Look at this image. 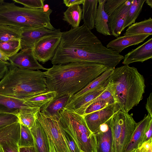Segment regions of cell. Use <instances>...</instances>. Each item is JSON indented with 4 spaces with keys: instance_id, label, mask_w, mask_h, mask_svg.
Segmentation results:
<instances>
[{
    "instance_id": "681fc988",
    "label": "cell",
    "mask_w": 152,
    "mask_h": 152,
    "mask_svg": "<svg viewBox=\"0 0 152 152\" xmlns=\"http://www.w3.org/2000/svg\"><path fill=\"white\" fill-rule=\"evenodd\" d=\"M4 2V0H0V5L3 4Z\"/></svg>"
},
{
    "instance_id": "2e32d148",
    "label": "cell",
    "mask_w": 152,
    "mask_h": 152,
    "mask_svg": "<svg viewBox=\"0 0 152 152\" xmlns=\"http://www.w3.org/2000/svg\"><path fill=\"white\" fill-rule=\"evenodd\" d=\"M111 118L94 133L96 139V152H113L110 126Z\"/></svg>"
},
{
    "instance_id": "6da1fadb",
    "label": "cell",
    "mask_w": 152,
    "mask_h": 152,
    "mask_svg": "<svg viewBox=\"0 0 152 152\" xmlns=\"http://www.w3.org/2000/svg\"><path fill=\"white\" fill-rule=\"evenodd\" d=\"M124 56L103 45L85 25L62 32L61 41L51 60L53 65L93 63L114 69Z\"/></svg>"
},
{
    "instance_id": "f1b7e54d",
    "label": "cell",
    "mask_w": 152,
    "mask_h": 152,
    "mask_svg": "<svg viewBox=\"0 0 152 152\" xmlns=\"http://www.w3.org/2000/svg\"><path fill=\"white\" fill-rule=\"evenodd\" d=\"M21 28L15 26L0 25V42L20 39Z\"/></svg>"
},
{
    "instance_id": "816d5d0a",
    "label": "cell",
    "mask_w": 152,
    "mask_h": 152,
    "mask_svg": "<svg viewBox=\"0 0 152 152\" xmlns=\"http://www.w3.org/2000/svg\"><path fill=\"white\" fill-rule=\"evenodd\" d=\"M136 150H133L131 152H136Z\"/></svg>"
},
{
    "instance_id": "9c48e42d",
    "label": "cell",
    "mask_w": 152,
    "mask_h": 152,
    "mask_svg": "<svg viewBox=\"0 0 152 152\" xmlns=\"http://www.w3.org/2000/svg\"><path fill=\"white\" fill-rule=\"evenodd\" d=\"M20 39L21 49L32 48L36 42L41 39L61 35L60 29L51 30L44 27H27L21 28Z\"/></svg>"
},
{
    "instance_id": "4316f807",
    "label": "cell",
    "mask_w": 152,
    "mask_h": 152,
    "mask_svg": "<svg viewBox=\"0 0 152 152\" xmlns=\"http://www.w3.org/2000/svg\"><path fill=\"white\" fill-rule=\"evenodd\" d=\"M56 95L55 91H48L37 94L24 100L29 105L41 108L45 104L54 99Z\"/></svg>"
},
{
    "instance_id": "74e56055",
    "label": "cell",
    "mask_w": 152,
    "mask_h": 152,
    "mask_svg": "<svg viewBox=\"0 0 152 152\" xmlns=\"http://www.w3.org/2000/svg\"><path fill=\"white\" fill-rule=\"evenodd\" d=\"M127 0H106L104 10L108 15L111 12L124 4Z\"/></svg>"
},
{
    "instance_id": "4dcf8cb0",
    "label": "cell",
    "mask_w": 152,
    "mask_h": 152,
    "mask_svg": "<svg viewBox=\"0 0 152 152\" xmlns=\"http://www.w3.org/2000/svg\"><path fill=\"white\" fill-rule=\"evenodd\" d=\"M20 124V137L18 145L20 147L34 146V141L31 129Z\"/></svg>"
},
{
    "instance_id": "277c9868",
    "label": "cell",
    "mask_w": 152,
    "mask_h": 152,
    "mask_svg": "<svg viewBox=\"0 0 152 152\" xmlns=\"http://www.w3.org/2000/svg\"><path fill=\"white\" fill-rule=\"evenodd\" d=\"M49 91L45 72L20 69L10 65L0 81V94L25 100Z\"/></svg>"
},
{
    "instance_id": "484cf974",
    "label": "cell",
    "mask_w": 152,
    "mask_h": 152,
    "mask_svg": "<svg viewBox=\"0 0 152 152\" xmlns=\"http://www.w3.org/2000/svg\"><path fill=\"white\" fill-rule=\"evenodd\" d=\"M145 1V0H132L122 28V31L126 28L135 23L136 19L141 12Z\"/></svg>"
},
{
    "instance_id": "1f68e13d",
    "label": "cell",
    "mask_w": 152,
    "mask_h": 152,
    "mask_svg": "<svg viewBox=\"0 0 152 152\" xmlns=\"http://www.w3.org/2000/svg\"><path fill=\"white\" fill-rule=\"evenodd\" d=\"M39 110L33 112L21 111L16 116L18 117L20 124L31 129L37 119Z\"/></svg>"
},
{
    "instance_id": "ba28073f",
    "label": "cell",
    "mask_w": 152,
    "mask_h": 152,
    "mask_svg": "<svg viewBox=\"0 0 152 152\" xmlns=\"http://www.w3.org/2000/svg\"><path fill=\"white\" fill-rule=\"evenodd\" d=\"M61 35L45 37L36 42L32 49L38 61L45 64L52 60L59 44Z\"/></svg>"
},
{
    "instance_id": "52a82bcc",
    "label": "cell",
    "mask_w": 152,
    "mask_h": 152,
    "mask_svg": "<svg viewBox=\"0 0 152 152\" xmlns=\"http://www.w3.org/2000/svg\"><path fill=\"white\" fill-rule=\"evenodd\" d=\"M37 119L52 142L56 152H69L68 145L57 121L48 118L39 111Z\"/></svg>"
},
{
    "instance_id": "e0dca14e",
    "label": "cell",
    "mask_w": 152,
    "mask_h": 152,
    "mask_svg": "<svg viewBox=\"0 0 152 152\" xmlns=\"http://www.w3.org/2000/svg\"><path fill=\"white\" fill-rule=\"evenodd\" d=\"M150 36L149 34H143L119 36L110 41L106 47L120 53L129 46L137 45L143 42Z\"/></svg>"
},
{
    "instance_id": "30bf717a",
    "label": "cell",
    "mask_w": 152,
    "mask_h": 152,
    "mask_svg": "<svg viewBox=\"0 0 152 152\" xmlns=\"http://www.w3.org/2000/svg\"><path fill=\"white\" fill-rule=\"evenodd\" d=\"M121 110L119 105L114 103L96 112L83 116L90 131L94 133L103 124Z\"/></svg>"
},
{
    "instance_id": "836d02e7",
    "label": "cell",
    "mask_w": 152,
    "mask_h": 152,
    "mask_svg": "<svg viewBox=\"0 0 152 152\" xmlns=\"http://www.w3.org/2000/svg\"><path fill=\"white\" fill-rule=\"evenodd\" d=\"M115 103L114 100H102L94 102L90 104L85 110L82 116L100 110Z\"/></svg>"
},
{
    "instance_id": "7402d4cb",
    "label": "cell",
    "mask_w": 152,
    "mask_h": 152,
    "mask_svg": "<svg viewBox=\"0 0 152 152\" xmlns=\"http://www.w3.org/2000/svg\"><path fill=\"white\" fill-rule=\"evenodd\" d=\"M95 28L99 33L105 36L111 35L108 26V16L104 10V6L106 0H98Z\"/></svg>"
},
{
    "instance_id": "8fae6325",
    "label": "cell",
    "mask_w": 152,
    "mask_h": 152,
    "mask_svg": "<svg viewBox=\"0 0 152 152\" xmlns=\"http://www.w3.org/2000/svg\"><path fill=\"white\" fill-rule=\"evenodd\" d=\"M9 61L11 66L20 69L32 70L48 69L38 62L32 48L21 49L19 52L10 57Z\"/></svg>"
},
{
    "instance_id": "ac0fdd59",
    "label": "cell",
    "mask_w": 152,
    "mask_h": 152,
    "mask_svg": "<svg viewBox=\"0 0 152 152\" xmlns=\"http://www.w3.org/2000/svg\"><path fill=\"white\" fill-rule=\"evenodd\" d=\"M71 97L70 96L66 95L55 98L41 107L39 111L45 117L58 121L59 111L65 108L70 101Z\"/></svg>"
},
{
    "instance_id": "60d3db41",
    "label": "cell",
    "mask_w": 152,
    "mask_h": 152,
    "mask_svg": "<svg viewBox=\"0 0 152 152\" xmlns=\"http://www.w3.org/2000/svg\"><path fill=\"white\" fill-rule=\"evenodd\" d=\"M10 65L8 62H4L0 61V81L4 76Z\"/></svg>"
},
{
    "instance_id": "e575fe53",
    "label": "cell",
    "mask_w": 152,
    "mask_h": 152,
    "mask_svg": "<svg viewBox=\"0 0 152 152\" xmlns=\"http://www.w3.org/2000/svg\"><path fill=\"white\" fill-rule=\"evenodd\" d=\"M0 145L3 152H19L18 141L8 140L0 142Z\"/></svg>"
},
{
    "instance_id": "f5cc1de1",
    "label": "cell",
    "mask_w": 152,
    "mask_h": 152,
    "mask_svg": "<svg viewBox=\"0 0 152 152\" xmlns=\"http://www.w3.org/2000/svg\"><path fill=\"white\" fill-rule=\"evenodd\" d=\"M81 152H83V151H81Z\"/></svg>"
},
{
    "instance_id": "4fadbf2b",
    "label": "cell",
    "mask_w": 152,
    "mask_h": 152,
    "mask_svg": "<svg viewBox=\"0 0 152 152\" xmlns=\"http://www.w3.org/2000/svg\"><path fill=\"white\" fill-rule=\"evenodd\" d=\"M131 1L132 0H127L124 4L113 11L108 15V26L111 35L118 37L121 34Z\"/></svg>"
},
{
    "instance_id": "3957f363",
    "label": "cell",
    "mask_w": 152,
    "mask_h": 152,
    "mask_svg": "<svg viewBox=\"0 0 152 152\" xmlns=\"http://www.w3.org/2000/svg\"><path fill=\"white\" fill-rule=\"evenodd\" d=\"M108 80L114 102L121 110L128 113L142 99L145 80L136 68L129 65L115 68Z\"/></svg>"
},
{
    "instance_id": "f6af8a7d",
    "label": "cell",
    "mask_w": 152,
    "mask_h": 152,
    "mask_svg": "<svg viewBox=\"0 0 152 152\" xmlns=\"http://www.w3.org/2000/svg\"><path fill=\"white\" fill-rule=\"evenodd\" d=\"M9 58L1 50H0V61L4 62L9 61Z\"/></svg>"
},
{
    "instance_id": "603a6c76",
    "label": "cell",
    "mask_w": 152,
    "mask_h": 152,
    "mask_svg": "<svg viewBox=\"0 0 152 152\" xmlns=\"http://www.w3.org/2000/svg\"><path fill=\"white\" fill-rule=\"evenodd\" d=\"M143 34H152V19L151 17L130 25L124 35Z\"/></svg>"
},
{
    "instance_id": "c3c4849f",
    "label": "cell",
    "mask_w": 152,
    "mask_h": 152,
    "mask_svg": "<svg viewBox=\"0 0 152 152\" xmlns=\"http://www.w3.org/2000/svg\"><path fill=\"white\" fill-rule=\"evenodd\" d=\"M145 3L151 8H152V0H146L145 1Z\"/></svg>"
},
{
    "instance_id": "ee69618b",
    "label": "cell",
    "mask_w": 152,
    "mask_h": 152,
    "mask_svg": "<svg viewBox=\"0 0 152 152\" xmlns=\"http://www.w3.org/2000/svg\"><path fill=\"white\" fill-rule=\"evenodd\" d=\"M19 152H36L34 146L29 147H20Z\"/></svg>"
},
{
    "instance_id": "d6986e66",
    "label": "cell",
    "mask_w": 152,
    "mask_h": 152,
    "mask_svg": "<svg viewBox=\"0 0 152 152\" xmlns=\"http://www.w3.org/2000/svg\"><path fill=\"white\" fill-rule=\"evenodd\" d=\"M30 129L33 137L34 147L36 152H50L48 137L37 119Z\"/></svg>"
},
{
    "instance_id": "44dd1931",
    "label": "cell",
    "mask_w": 152,
    "mask_h": 152,
    "mask_svg": "<svg viewBox=\"0 0 152 152\" xmlns=\"http://www.w3.org/2000/svg\"><path fill=\"white\" fill-rule=\"evenodd\" d=\"M98 0H84L83 4L82 19L85 25L91 30L95 28Z\"/></svg>"
},
{
    "instance_id": "f546056e",
    "label": "cell",
    "mask_w": 152,
    "mask_h": 152,
    "mask_svg": "<svg viewBox=\"0 0 152 152\" xmlns=\"http://www.w3.org/2000/svg\"><path fill=\"white\" fill-rule=\"evenodd\" d=\"M21 49L20 39L0 42V50L9 57L15 55Z\"/></svg>"
},
{
    "instance_id": "f907efd6",
    "label": "cell",
    "mask_w": 152,
    "mask_h": 152,
    "mask_svg": "<svg viewBox=\"0 0 152 152\" xmlns=\"http://www.w3.org/2000/svg\"><path fill=\"white\" fill-rule=\"evenodd\" d=\"M0 152H3L1 146L0 145Z\"/></svg>"
},
{
    "instance_id": "cb8c5ba5",
    "label": "cell",
    "mask_w": 152,
    "mask_h": 152,
    "mask_svg": "<svg viewBox=\"0 0 152 152\" xmlns=\"http://www.w3.org/2000/svg\"><path fill=\"white\" fill-rule=\"evenodd\" d=\"M82 9L80 5L68 7L64 13L63 20L75 28L79 26L82 18Z\"/></svg>"
},
{
    "instance_id": "d6a6232c",
    "label": "cell",
    "mask_w": 152,
    "mask_h": 152,
    "mask_svg": "<svg viewBox=\"0 0 152 152\" xmlns=\"http://www.w3.org/2000/svg\"><path fill=\"white\" fill-rule=\"evenodd\" d=\"M110 99L114 100L111 89L108 83L106 89L99 96L80 108L75 111L79 114L83 115L86 108L91 104L99 100Z\"/></svg>"
},
{
    "instance_id": "83f0119b",
    "label": "cell",
    "mask_w": 152,
    "mask_h": 152,
    "mask_svg": "<svg viewBox=\"0 0 152 152\" xmlns=\"http://www.w3.org/2000/svg\"><path fill=\"white\" fill-rule=\"evenodd\" d=\"M20 124L18 122L0 129V142L8 140L19 141Z\"/></svg>"
},
{
    "instance_id": "7dc6e473",
    "label": "cell",
    "mask_w": 152,
    "mask_h": 152,
    "mask_svg": "<svg viewBox=\"0 0 152 152\" xmlns=\"http://www.w3.org/2000/svg\"><path fill=\"white\" fill-rule=\"evenodd\" d=\"M49 140L50 144V152H56L52 142L49 138Z\"/></svg>"
},
{
    "instance_id": "5b68a950",
    "label": "cell",
    "mask_w": 152,
    "mask_h": 152,
    "mask_svg": "<svg viewBox=\"0 0 152 152\" xmlns=\"http://www.w3.org/2000/svg\"><path fill=\"white\" fill-rule=\"evenodd\" d=\"M15 3L4 2L0 5V25L20 28L42 27L52 30L56 29L50 23L51 9L46 11L43 8L22 7Z\"/></svg>"
},
{
    "instance_id": "7bdbcfd3",
    "label": "cell",
    "mask_w": 152,
    "mask_h": 152,
    "mask_svg": "<svg viewBox=\"0 0 152 152\" xmlns=\"http://www.w3.org/2000/svg\"><path fill=\"white\" fill-rule=\"evenodd\" d=\"M84 1V0H64L63 1V3L69 7L75 5L83 4Z\"/></svg>"
},
{
    "instance_id": "d590c367",
    "label": "cell",
    "mask_w": 152,
    "mask_h": 152,
    "mask_svg": "<svg viewBox=\"0 0 152 152\" xmlns=\"http://www.w3.org/2000/svg\"><path fill=\"white\" fill-rule=\"evenodd\" d=\"M45 0H12L15 3L20 4L24 7L32 9L43 8Z\"/></svg>"
},
{
    "instance_id": "8992f818",
    "label": "cell",
    "mask_w": 152,
    "mask_h": 152,
    "mask_svg": "<svg viewBox=\"0 0 152 152\" xmlns=\"http://www.w3.org/2000/svg\"><path fill=\"white\" fill-rule=\"evenodd\" d=\"M133 115L120 110L111 117L110 126L113 152L125 151L137 124Z\"/></svg>"
},
{
    "instance_id": "d4e9b609",
    "label": "cell",
    "mask_w": 152,
    "mask_h": 152,
    "mask_svg": "<svg viewBox=\"0 0 152 152\" xmlns=\"http://www.w3.org/2000/svg\"><path fill=\"white\" fill-rule=\"evenodd\" d=\"M113 69L112 68L108 69L90 83L85 88L72 96L70 101L77 99L103 84L108 79Z\"/></svg>"
},
{
    "instance_id": "bcb514c9",
    "label": "cell",
    "mask_w": 152,
    "mask_h": 152,
    "mask_svg": "<svg viewBox=\"0 0 152 152\" xmlns=\"http://www.w3.org/2000/svg\"><path fill=\"white\" fill-rule=\"evenodd\" d=\"M152 124L150 126V127L147 133L146 141L152 138Z\"/></svg>"
},
{
    "instance_id": "5bb4252c",
    "label": "cell",
    "mask_w": 152,
    "mask_h": 152,
    "mask_svg": "<svg viewBox=\"0 0 152 152\" xmlns=\"http://www.w3.org/2000/svg\"><path fill=\"white\" fill-rule=\"evenodd\" d=\"M152 124V117L145 115L143 118L137 123L131 139L124 152H131L139 148L146 141V134Z\"/></svg>"
},
{
    "instance_id": "f35d334b",
    "label": "cell",
    "mask_w": 152,
    "mask_h": 152,
    "mask_svg": "<svg viewBox=\"0 0 152 152\" xmlns=\"http://www.w3.org/2000/svg\"><path fill=\"white\" fill-rule=\"evenodd\" d=\"M61 128L69 152H81V150L74 139L66 132Z\"/></svg>"
},
{
    "instance_id": "8d00e7d4",
    "label": "cell",
    "mask_w": 152,
    "mask_h": 152,
    "mask_svg": "<svg viewBox=\"0 0 152 152\" xmlns=\"http://www.w3.org/2000/svg\"><path fill=\"white\" fill-rule=\"evenodd\" d=\"M18 122L19 119L15 115L0 113V129Z\"/></svg>"
},
{
    "instance_id": "7a4b0ae2",
    "label": "cell",
    "mask_w": 152,
    "mask_h": 152,
    "mask_svg": "<svg viewBox=\"0 0 152 152\" xmlns=\"http://www.w3.org/2000/svg\"><path fill=\"white\" fill-rule=\"evenodd\" d=\"M108 69L104 65L93 63L53 65L45 72L47 88L56 93L55 98L72 96Z\"/></svg>"
},
{
    "instance_id": "ffe728a7",
    "label": "cell",
    "mask_w": 152,
    "mask_h": 152,
    "mask_svg": "<svg viewBox=\"0 0 152 152\" xmlns=\"http://www.w3.org/2000/svg\"><path fill=\"white\" fill-rule=\"evenodd\" d=\"M108 83V79L104 83L96 88L70 101L64 108L74 111L77 110L99 96L106 89Z\"/></svg>"
},
{
    "instance_id": "ab89813d",
    "label": "cell",
    "mask_w": 152,
    "mask_h": 152,
    "mask_svg": "<svg viewBox=\"0 0 152 152\" xmlns=\"http://www.w3.org/2000/svg\"><path fill=\"white\" fill-rule=\"evenodd\" d=\"M152 138L145 141L136 150V152H149L152 149Z\"/></svg>"
},
{
    "instance_id": "b9f144b4",
    "label": "cell",
    "mask_w": 152,
    "mask_h": 152,
    "mask_svg": "<svg viewBox=\"0 0 152 152\" xmlns=\"http://www.w3.org/2000/svg\"><path fill=\"white\" fill-rule=\"evenodd\" d=\"M152 93L151 92L148 97L147 98L146 103L145 105V108L149 114L152 117Z\"/></svg>"
},
{
    "instance_id": "7c38bea8",
    "label": "cell",
    "mask_w": 152,
    "mask_h": 152,
    "mask_svg": "<svg viewBox=\"0 0 152 152\" xmlns=\"http://www.w3.org/2000/svg\"><path fill=\"white\" fill-rule=\"evenodd\" d=\"M40 108L30 106L23 100L0 94V113L10 114L16 115L20 111L33 112Z\"/></svg>"
},
{
    "instance_id": "9a60e30c",
    "label": "cell",
    "mask_w": 152,
    "mask_h": 152,
    "mask_svg": "<svg viewBox=\"0 0 152 152\" xmlns=\"http://www.w3.org/2000/svg\"><path fill=\"white\" fill-rule=\"evenodd\" d=\"M152 58V38L134 49L124 56L122 64L124 65L136 62L143 63Z\"/></svg>"
}]
</instances>
